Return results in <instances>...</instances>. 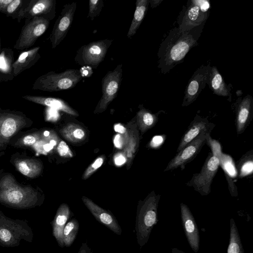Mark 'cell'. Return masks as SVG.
Listing matches in <instances>:
<instances>
[{
    "instance_id": "obj_16",
    "label": "cell",
    "mask_w": 253,
    "mask_h": 253,
    "mask_svg": "<svg viewBox=\"0 0 253 253\" xmlns=\"http://www.w3.org/2000/svg\"><path fill=\"white\" fill-rule=\"evenodd\" d=\"M253 112V98L248 94L239 103L236 113V126L238 134L242 133L250 124Z\"/></svg>"
},
{
    "instance_id": "obj_41",
    "label": "cell",
    "mask_w": 253,
    "mask_h": 253,
    "mask_svg": "<svg viewBox=\"0 0 253 253\" xmlns=\"http://www.w3.org/2000/svg\"><path fill=\"white\" fill-rule=\"evenodd\" d=\"M12 0H0V12L5 14V10Z\"/></svg>"
},
{
    "instance_id": "obj_38",
    "label": "cell",
    "mask_w": 253,
    "mask_h": 253,
    "mask_svg": "<svg viewBox=\"0 0 253 253\" xmlns=\"http://www.w3.org/2000/svg\"><path fill=\"white\" fill-rule=\"evenodd\" d=\"M126 161L125 156L121 153L116 154L114 157V162L116 165L120 166L124 164Z\"/></svg>"
},
{
    "instance_id": "obj_29",
    "label": "cell",
    "mask_w": 253,
    "mask_h": 253,
    "mask_svg": "<svg viewBox=\"0 0 253 253\" xmlns=\"http://www.w3.org/2000/svg\"><path fill=\"white\" fill-rule=\"evenodd\" d=\"M19 171L24 175L31 176L40 172L41 167L36 164H32L30 161H21L17 164Z\"/></svg>"
},
{
    "instance_id": "obj_13",
    "label": "cell",
    "mask_w": 253,
    "mask_h": 253,
    "mask_svg": "<svg viewBox=\"0 0 253 253\" xmlns=\"http://www.w3.org/2000/svg\"><path fill=\"white\" fill-rule=\"evenodd\" d=\"M82 201L95 219L114 233L121 235L122 230L114 215L94 203L91 199L83 196Z\"/></svg>"
},
{
    "instance_id": "obj_35",
    "label": "cell",
    "mask_w": 253,
    "mask_h": 253,
    "mask_svg": "<svg viewBox=\"0 0 253 253\" xmlns=\"http://www.w3.org/2000/svg\"><path fill=\"white\" fill-rule=\"evenodd\" d=\"M243 165H240V168L239 169V173L240 176H244L246 174H249V172L250 171V169L252 171V167H253V161L252 159L251 160H249L247 158V161L244 162L242 163Z\"/></svg>"
},
{
    "instance_id": "obj_45",
    "label": "cell",
    "mask_w": 253,
    "mask_h": 253,
    "mask_svg": "<svg viewBox=\"0 0 253 253\" xmlns=\"http://www.w3.org/2000/svg\"><path fill=\"white\" fill-rule=\"evenodd\" d=\"M170 253H185L181 250H180L178 249L174 248H172Z\"/></svg>"
},
{
    "instance_id": "obj_9",
    "label": "cell",
    "mask_w": 253,
    "mask_h": 253,
    "mask_svg": "<svg viewBox=\"0 0 253 253\" xmlns=\"http://www.w3.org/2000/svg\"><path fill=\"white\" fill-rule=\"evenodd\" d=\"M77 3L72 2L63 5L53 27L49 39L54 49L64 39L73 21Z\"/></svg>"
},
{
    "instance_id": "obj_39",
    "label": "cell",
    "mask_w": 253,
    "mask_h": 253,
    "mask_svg": "<svg viewBox=\"0 0 253 253\" xmlns=\"http://www.w3.org/2000/svg\"><path fill=\"white\" fill-rule=\"evenodd\" d=\"M23 143L26 145H31L36 141V138L31 135L25 136L23 139Z\"/></svg>"
},
{
    "instance_id": "obj_21",
    "label": "cell",
    "mask_w": 253,
    "mask_h": 253,
    "mask_svg": "<svg viewBox=\"0 0 253 253\" xmlns=\"http://www.w3.org/2000/svg\"><path fill=\"white\" fill-rule=\"evenodd\" d=\"M207 84L214 94L221 96H231V88L226 84L215 66L211 67Z\"/></svg>"
},
{
    "instance_id": "obj_28",
    "label": "cell",
    "mask_w": 253,
    "mask_h": 253,
    "mask_svg": "<svg viewBox=\"0 0 253 253\" xmlns=\"http://www.w3.org/2000/svg\"><path fill=\"white\" fill-rule=\"evenodd\" d=\"M79 229V222L76 218H73L67 222L63 230L64 246L67 247L71 246L76 238Z\"/></svg>"
},
{
    "instance_id": "obj_34",
    "label": "cell",
    "mask_w": 253,
    "mask_h": 253,
    "mask_svg": "<svg viewBox=\"0 0 253 253\" xmlns=\"http://www.w3.org/2000/svg\"><path fill=\"white\" fill-rule=\"evenodd\" d=\"M128 138V133L125 134H117L114 139L115 146L119 148L122 149L125 147Z\"/></svg>"
},
{
    "instance_id": "obj_5",
    "label": "cell",
    "mask_w": 253,
    "mask_h": 253,
    "mask_svg": "<svg viewBox=\"0 0 253 253\" xmlns=\"http://www.w3.org/2000/svg\"><path fill=\"white\" fill-rule=\"evenodd\" d=\"M113 42L112 39H104L82 46L76 52L75 61L81 66L96 69L105 59Z\"/></svg>"
},
{
    "instance_id": "obj_24",
    "label": "cell",
    "mask_w": 253,
    "mask_h": 253,
    "mask_svg": "<svg viewBox=\"0 0 253 253\" xmlns=\"http://www.w3.org/2000/svg\"><path fill=\"white\" fill-rule=\"evenodd\" d=\"M30 0H12L7 6L5 14L7 17L17 19L20 23L29 4Z\"/></svg>"
},
{
    "instance_id": "obj_31",
    "label": "cell",
    "mask_w": 253,
    "mask_h": 253,
    "mask_svg": "<svg viewBox=\"0 0 253 253\" xmlns=\"http://www.w3.org/2000/svg\"><path fill=\"white\" fill-rule=\"evenodd\" d=\"M105 159L104 155H101L96 158L84 171L83 176V179H86L89 177L97 169H98L103 164Z\"/></svg>"
},
{
    "instance_id": "obj_12",
    "label": "cell",
    "mask_w": 253,
    "mask_h": 253,
    "mask_svg": "<svg viewBox=\"0 0 253 253\" xmlns=\"http://www.w3.org/2000/svg\"><path fill=\"white\" fill-rule=\"evenodd\" d=\"M181 219L183 230L191 249L197 253L200 248V235L197 224L188 207L180 204Z\"/></svg>"
},
{
    "instance_id": "obj_42",
    "label": "cell",
    "mask_w": 253,
    "mask_h": 253,
    "mask_svg": "<svg viewBox=\"0 0 253 253\" xmlns=\"http://www.w3.org/2000/svg\"><path fill=\"white\" fill-rule=\"evenodd\" d=\"M114 129L116 132H119L121 134H125L127 133L126 128L120 124L115 125L114 126Z\"/></svg>"
},
{
    "instance_id": "obj_10",
    "label": "cell",
    "mask_w": 253,
    "mask_h": 253,
    "mask_svg": "<svg viewBox=\"0 0 253 253\" xmlns=\"http://www.w3.org/2000/svg\"><path fill=\"white\" fill-rule=\"evenodd\" d=\"M211 67L210 63L199 67L190 79L186 87L182 106L186 107L195 101L207 84Z\"/></svg>"
},
{
    "instance_id": "obj_30",
    "label": "cell",
    "mask_w": 253,
    "mask_h": 253,
    "mask_svg": "<svg viewBox=\"0 0 253 253\" xmlns=\"http://www.w3.org/2000/svg\"><path fill=\"white\" fill-rule=\"evenodd\" d=\"M89 10L87 18L91 20L98 16L104 6V2L102 0H90L88 2Z\"/></svg>"
},
{
    "instance_id": "obj_26",
    "label": "cell",
    "mask_w": 253,
    "mask_h": 253,
    "mask_svg": "<svg viewBox=\"0 0 253 253\" xmlns=\"http://www.w3.org/2000/svg\"><path fill=\"white\" fill-rule=\"evenodd\" d=\"M227 253H245L238 230L232 218L230 220L229 243Z\"/></svg>"
},
{
    "instance_id": "obj_46",
    "label": "cell",
    "mask_w": 253,
    "mask_h": 253,
    "mask_svg": "<svg viewBox=\"0 0 253 253\" xmlns=\"http://www.w3.org/2000/svg\"><path fill=\"white\" fill-rule=\"evenodd\" d=\"M49 134V131H44V136H48Z\"/></svg>"
},
{
    "instance_id": "obj_8",
    "label": "cell",
    "mask_w": 253,
    "mask_h": 253,
    "mask_svg": "<svg viewBox=\"0 0 253 253\" xmlns=\"http://www.w3.org/2000/svg\"><path fill=\"white\" fill-rule=\"evenodd\" d=\"M49 21L42 17H36L25 20L13 47L17 50H24L32 46L47 30Z\"/></svg>"
},
{
    "instance_id": "obj_43",
    "label": "cell",
    "mask_w": 253,
    "mask_h": 253,
    "mask_svg": "<svg viewBox=\"0 0 253 253\" xmlns=\"http://www.w3.org/2000/svg\"><path fill=\"white\" fill-rule=\"evenodd\" d=\"M162 2V0H149V4H150L151 7L152 8L156 7Z\"/></svg>"
},
{
    "instance_id": "obj_19",
    "label": "cell",
    "mask_w": 253,
    "mask_h": 253,
    "mask_svg": "<svg viewBox=\"0 0 253 253\" xmlns=\"http://www.w3.org/2000/svg\"><path fill=\"white\" fill-rule=\"evenodd\" d=\"M22 98L28 101L63 111L67 114L78 116V113L66 102L60 98L26 95Z\"/></svg>"
},
{
    "instance_id": "obj_4",
    "label": "cell",
    "mask_w": 253,
    "mask_h": 253,
    "mask_svg": "<svg viewBox=\"0 0 253 253\" xmlns=\"http://www.w3.org/2000/svg\"><path fill=\"white\" fill-rule=\"evenodd\" d=\"M210 8L208 0L188 1L178 16V28L185 31L205 24L210 15Z\"/></svg>"
},
{
    "instance_id": "obj_18",
    "label": "cell",
    "mask_w": 253,
    "mask_h": 253,
    "mask_svg": "<svg viewBox=\"0 0 253 253\" xmlns=\"http://www.w3.org/2000/svg\"><path fill=\"white\" fill-rule=\"evenodd\" d=\"M71 214L70 208L65 203L62 204L58 208L52 221L53 235L59 246L64 247L63 243L64 228Z\"/></svg>"
},
{
    "instance_id": "obj_47",
    "label": "cell",
    "mask_w": 253,
    "mask_h": 253,
    "mask_svg": "<svg viewBox=\"0 0 253 253\" xmlns=\"http://www.w3.org/2000/svg\"><path fill=\"white\" fill-rule=\"evenodd\" d=\"M1 38H0V51L1 50Z\"/></svg>"
},
{
    "instance_id": "obj_36",
    "label": "cell",
    "mask_w": 253,
    "mask_h": 253,
    "mask_svg": "<svg viewBox=\"0 0 253 253\" xmlns=\"http://www.w3.org/2000/svg\"><path fill=\"white\" fill-rule=\"evenodd\" d=\"M11 234L10 231L5 228L0 229V239L1 241L7 242L10 241L11 238Z\"/></svg>"
},
{
    "instance_id": "obj_2",
    "label": "cell",
    "mask_w": 253,
    "mask_h": 253,
    "mask_svg": "<svg viewBox=\"0 0 253 253\" xmlns=\"http://www.w3.org/2000/svg\"><path fill=\"white\" fill-rule=\"evenodd\" d=\"M160 196L154 191L139 201L136 212L135 230L140 248L148 242L154 226L158 221V207Z\"/></svg>"
},
{
    "instance_id": "obj_11",
    "label": "cell",
    "mask_w": 253,
    "mask_h": 253,
    "mask_svg": "<svg viewBox=\"0 0 253 253\" xmlns=\"http://www.w3.org/2000/svg\"><path fill=\"white\" fill-rule=\"evenodd\" d=\"M209 132H205L196 137L190 143L177 153L166 167L164 171L184 167L191 161L199 153L207 142Z\"/></svg>"
},
{
    "instance_id": "obj_32",
    "label": "cell",
    "mask_w": 253,
    "mask_h": 253,
    "mask_svg": "<svg viewBox=\"0 0 253 253\" xmlns=\"http://www.w3.org/2000/svg\"><path fill=\"white\" fill-rule=\"evenodd\" d=\"M6 198L8 202L12 204H19L24 198V194L20 190L10 189L5 192Z\"/></svg>"
},
{
    "instance_id": "obj_3",
    "label": "cell",
    "mask_w": 253,
    "mask_h": 253,
    "mask_svg": "<svg viewBox=\"0 0 253 253\" xmlns=\"http://www.w3.org/2000/svg\"><path fill=\"white\" fill-rule=\"evenodd\" d=\"M82 78L79 69H67L59 73L49 71L36 80L32 89L48 92L67 90L74 87Z\"/></svg>"
},
{
    "instance_id": "obj_15",
    "label": "cell",
    "mask_w": 253,
    "mask_h": 253,
    "mask_svg": "<svg viewBox=\"0 0 253 253\" xmlns=\"http://www.w3.org/2000/svg\"><path fill=\"white\" fill-rule=\"evenodd\" d=\"M214 126V124L210 123L207 119L197 115L183 135L177 147V153L201 133L211 132Z\"/></svg>"
},
{
    "instance_id": "obj_44",
    "label": "cell",
    "mask_w": 253,
    "mask_h": 253,
    "mask_svg": "<svg viewBox=\"0 0 253 253\" xmlns=\"http://www.w3.org/2000/svg\"><path fill=\"white\" fill-rule=\"evenodd\" d=\"M53 148V146L51 145L49 143L45 144L43 145V149L46 152H48L50 151L52 148Z\"/></svg>"
},
{
    "instance_id": "obj_27",
    "label": "cell",
    "mask_w": 253,
    "mask_h": 253,
    "mask_svg": "<svg viewBox=\"0 0 253 253\" xmlns=\"http://www.w3.org/2000/svg\"><path fill=\"white\" fill-rule=\"evenodd\" d=\"M139 135L136 129H131L128 133V138L125 146V154L128 159V164L131 162L136 153L139 144Z\"/></svg>"
},
{
    "instance_id": "obj_40",
    "label": "cell",
    "mask_w": 253,
    "mask_h": 253,
    "mask_svg": "<svg viewBox=\"0 0 253 253\" xmlns=\"http://www.w3.org/2000/svg\"><path fill=\"white\" fill-rule=\"evenodd\" d=\"M78 253H93L86 242L83 243Z\"/></svg>"
},
{
    "instance_id": "obj_23",
    "label": "cell",
    "mask_w": 253,
    "mask_h": 253,
    "mask_svg": "<svg viewBox=\"0 0 253 253\" xmlns=\"http://www.w3.org/2000/svg\"><path fill=\"white\" fill-rule=\"evenodd\" d=\"M60 132L65 139L72 143L83 141L86 137V132L84 128L73 123L64 126L60 129Z\"/></svg>"
},
{
    "instance_id": "obj_14",
    "label": "cell",
    "mask_w": 253,
    "mask_h": 253,
    "mask_svg": "<svg viewBox=\"0 0 253 253\" xmlns=\"http://www.w3.org/2000/svg\"><path fill=\"white\" fill-rule=\"evenodd\" d=\"M56 0H30L24 18L29 20L40 17L52 20L56 15Z\"/></svg>"
},
{
    "instance_id": "obj_20",
    "label": "cell",
    "mask_w": 253,
    "mask_h": 253,
    "mask_svg": "<svg viewBox=\"0 0 253 253\" xmlns=\"http://www.w3.org/2000/svg\"><path fill=\"white\" fill-rule=\"evenodd\" d=\"M14 53L10 48H3L0 51V82L11 81L14 77L13 64Z\"/></svg>"
},
{
    "instance_id": "obj_25",
    "label": "cell",
    "mask_w": 253,
    "mask_h": 253,
    "mask_svg": "<svg viewBox=\"0 0 253 253\" xmlns=\"http://www.w3.org/2000/svg\"><path fill=\"white\" fill-rule=\"evenodd\" d=\"M136 121L138 128L142 134L156 125L158 122V116L141 107L136 115Z\"/></svg>"
},
{
    "instance_id": "obj_33",
    "label": "cell",
    "mask_w": 253,
    "mask_h": 253,
    "mask_svg": "<svg viewBox=\"0 0 253 253\" xmlns=\"http://www.w3.org/2000/svg\"><path fill=\"white\" fill-rule=\"evenodd\" d=\"M57 152L59 155L64 158H72L73 157V154L66 144L64 141H60L58 143L57 147Z\"/></svg>"
},
{
    "instance_id": "obj_37",
    "label": "cell",
    "mask_w": 253,
    "mask_h": 253,
    "mask_svg": "<svg viewBox=\"0 0 253 253\" xmlns=\"http://www.w3.org/2000/svg\"><path fill=\"white\" fill-rule=\"evenodd\" d=\"M80 70L82 77H89L93 73L92 69L89 66H83Z\"/></svg>"
},
{
    "instance_id": "obj_22",
    "label": "cell",
    "mask_w": 253,
    "mask_h": 253,
    "mask_svg": "<svg viewBox=\"0 0 253 253\" xmlns=\"http://www.w3.org/2000/svg\"><path fill=\"white\" fill-rule=\"evenodd\" d=\"M149 0H137L133 17L127 33V37L130 38L136 33L139 28L148 9Z\"/></svg>"
},
{
    "instance_id": "obj_17",
    "label": "cell",
    "mask_w": 253,
    "mask_h": 253,
    "mask_svg": "<svg viewBox=\"0 0 253 253\" xmlns=\"http://www.w3.org/2000/svg\"><path fill=\"white\" fill-rule=\"evenodd\" d=\"M40 46H36L22 52L13 64V75L17 77L27 69L31 68L41 58Z\"/></svg>"
},
{
    "instance_id": "obj_6",
    "label": "cell",
    "mask_w": 253,
    "mask_h": 253,
    "mask_svg": "<svg viewBox=\"0 0 253 253\" xmlns=\"http://www.w3.org/2000/svg\"><path fill=\"white\" fill-rule=\"evenodd\" d=\"M220 160L217 154L210 153L198 173L193 175L187 185L192 186L202 196H207L211 192V184L219 168Z\"/></svg>"
},
{
    "instance_id": "obj_1",
    "label": "cell",
    "mask_w": 253,
    "mask_h": 253,
    "mask_svg": "<svg viewBox=\"0 0 253 253\" xmlns=\"http://www.w3.org/2000/svg\"><path fill=\"white\" fill-rule=\"evenodd\" d=\"M204 24L182 31L178 27L171 29L161 43L158 52V65L162 73L170 72L182 63L190 50L198 44Z\"/></svg>"
},
{
    "instance_id": "obj_7",
    "label": "cell",
    "mask_w": 253,
    "mask_h": 253,
    "mask_svg": "<svg viewBox=\"0 0 253 253\" xmlns=\"http://www.w3.org/2000/svg\"><path fill=\"white\" fill-rule=\"evenodd\" d=\"M123 65L118 64L113 71H109L101 81L102 96L95 109L94 113H101L107 109L116 97L121 84Z\"/></svg>"
}]
</instances>
